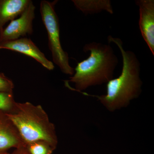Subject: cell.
<instances>
[{
    "label": "cell",
    "mask_w": 154,
    "mask_h": 154,
    "mask_svg": "<svg viewBox=\"0 0 154 154\" xmlns=\"http://www.w3.org/2000/svg\"><path fill=\"white\" fill-rule=\"evenodd\" d=\"M14 84L3 73H0V92L13 93Z\"/></svg>",
    "instance_id": "13"
},
{
    "label": "cell",
    "mask_w": 154,
    "mask_h": 154,
    "mask_svg": "<svg viewBox=\"0 0 154 154\" xmlns=\"http://www.w3.org/2000/svg\"><path fill=\"white\" fill-rule=\"evenodd\" d=\"M26 146L17 128L5 113L0 112V152Z\"/></svg>",
    "instance_id": "8"
},
{
    "label": "cell",
    "mask_w": 154,
    "mask_h": 154,
    "mask_svg": "<svg viewBox=\"0 0 154 154\" xmlns=\"http://www.w3.org/2000/svg\"><path fill=\"white\" fill-rule=\"evenodd\" d=\"M5 114L26 145L42 141L54 150L56 148L58 139L55 126L41 105L29 102H17L13 110Z\"/></svg>",
    "instance_id": "3"
},
{
    "label": "cell",
    "mask_w": 154,
    "mask_h": 154,
    "mask_svg": "<svg viewBox=\"0 0 154 154\" xmlns=\"http://www.w3.org/2000/svg\"><path fill=\"white\" fill-rule=\"evenodd\" d=\"M30 154H52L54 150L49 144L42 141H38L26 145Z\"/></svg>",
    "instance_id": "11"
},
{
    "label": "cell",
    "mask_w": 154,
    "mask_h": 154,
    "mask_svg": "<svg viewBox=\"0 0 154 154\" xmlns=\"http://www.w3.org/2000/svg\"><path fill=\"white\" fill-rule=\"evenodd\" d=\"M139 10V27L142 36L154 55V1H135Z\"/></svg>",
    "instance_id": "6"
},
{
    "label": "cell",
    "mask_w": 154,
    "mask_h": 154,
    "mask_svg": "<svg viewBox=\"0 0 154 154\" xmlns=\"http://www.w3.org/2000/svg\"><path fill=\"white\" fill-rule=\"evenodd\" d=\"M107 41L108 44H115L121 53L122 59L121 74L107 83L105 95L96 96L84 92L80 93L96 97L107 110L113 112L126 107L131 100L137 98L142 92L143 82L140 77V63L135 54L125 49L123 42L119 38L108 36Z\"/></svg>",
    "instance_id": "1"
},
{
    "label": "cell",
    "mask_w": 154,
    "mask_h": 154,
    "mask_svg": "<svg viewBox=\"0 0 154 154\" xmlns=\"http://www.w3.org/2000/svg\"><path fill=\"white\" fill-rule=\"evenodd\" d=\"M83 51L90 52V56L78 63L74 74L65 82L74 84L75 88H68L79 93L112 79L119 62L118 57L109 44L90 42L84 46Z\"/></svg>",
    "instance_id": "2"
},
{
    "label": "cell",
    "mask_w": 154,
    "mask_h": 154,
    "mask_svg": "<svg viewBox=\"0 0 154 154\" xmlns=\"http://www.w3.org/2000/svg\"><path fill=\"white\" fill-rule=\"evenodd\" d=\"M16 103L13 93L0 92V112L9 113L14 109Z\"/></svg>",
    "instance_id": "12"
},
{
    "label": "cell",
    "mask_w": 154,
    "mask_h": 154,
    "mask_svg": "<svg viewBox=\"0 0 154 154\" xmlns=\"http://www.w3.org/2000/svg\"><path fill=\"white\" fill-rule=\"evenodd\" d=\"M0 154H11L9 153L7 151L5 152H0Z\"/></svg>",
    "instance_id": "15"
},
{
    "label": "cell",
    "mask_w": 154,
    "mask_h": 154,
    "mask_svg": "<svg viewBox=\"0 0 154 154\" xmlns=\"http://www.w3.org/2000/svg\"><path fill=\"white\" fill-rule=\"evenodd\" d=\"M76 8L83 14H94L105 11L113 14V7L110 0H73Z\"/></svg>",
    "instance_id": "10"
},
{
    "label": "cell",
    "mask_w": 154,
    "mask_h": 154,
    "mask_svg": "<svg viewBox=\"0 0 154 154\" xmlns=\"http://www.w3.org/2000/svg\"><path fill=\"white\" fill-rule=\"evenodd\" d=\"M57 2V1H42L40 14L47 30L48 47L51 51L54 62L64 74L72 76L75 73L74 69L70 65L68 54L63 50L61 45L59 22L54 9Z\"/></svg>",
    "instance_id": "4"
},
{
    "label": "cell",
    "mask_w": 154,
    "mask_h": 154,
    "mask_svg": "<svg viewBox=\"0 0 154 154\" xmlns=\"http://www.w3.org/2000/svg\"><path fill=\"white\" fill-rule=\"evenodd\" d=\"M35 7L33 2L30 4L18 19L11 21L0 33V42L13 41L21 36L33 33V21L35 18Z\"/></svg>",
    "instance_id": "5"
},
{
    "label": "cell",
    "mask_w": 154,
    "mask_h": 154,
    "mask_svg": "<svg viewBox=\"0 0 154 154\" xmlns=\"http://www.w3.org/2000/svg\"><path fill=\"white\" fill-rule=\"evenodd\" d=\"M0 49L9 50L30 57L48 70H53L54 68V63L48 59L30 38H19L13 41L0 42Z\"/></svg>",
    "instance_id": "7"
},
{
    "label": "cell",
    "mask_w": 154,
    "mask_h": 154,
    "mask_svg": "<svg viewBox=\"0 0 154 154\" xmlns=\"http://www.w3.org/2000/svg\"><path fill=\"white\" fill-rule=\"evenodd\" d=\"M30 0H0V33L7 22L14 20L27 8Z\"/></svg>",
    "instance_id": "9"
},
{
    "label": "cell",
    "mask_w": 154,
    "mask_h": 154,
    "mask_svg": "<svg viewBox=\"0 0 154 154\" xmlns=\"http://www.w3.org/2000/svg\"><path fill=\"white\" fill-rule=\"evenodd\" d=\"M11 154H30V153L26 146L19 148L15 149L14 152Z\"/></svg>",
    "instance_id": "14"
}]
</instances>
